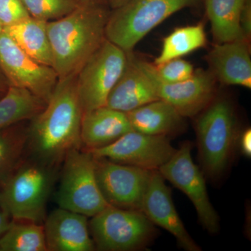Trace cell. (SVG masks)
I'll return each instance as SVG.
<instances>
[{"label":"cell","mask_w":251,"mask_h":251,"mask_svg":"<svg viewBox=\"0 0 251 251\" xmlns=\"http://www.w3.org/2000/svg\"><path fill=\"white\" fill-rule=\"evenodd\" d=\"M76 75L59 79L45 108L28 126L27 156L59 168L68 153L82 149V107Z\"/></svg>","instance_id":"cell-1"},{"label":"cell","mask_w":251,"mask_h":251,"mask_svg":"<svg viewBox=\"0 0 251 251\" xmlns=\"http://www.w3.org/2000/svg\"><path fill=\"white\" fill-rule=\"evenodd\" d=\"M109 15L99 1L82 3L67 16L47 22L52 68L59 79L77 74L101 46Z\"/></svg>","instance_id":"cell-2"},{"label":"cell","mask_w":251,"mask_h":251,"mask_svg":"<svg viewBox=\"0 0 251 251\" xmlns=\"http://www.w3.org/2000/svg\"><path fill=\"white\" fill-rule=\"evenodd\" d=\"M196 117L200 163L204 176L215 181L228 169L238 147L240 133L235 110L228 99L215 97Z\"/></svg>","instance_id":"cell-3"},{"label":"cell","mask_w":251,"mask_h":251,"mask_svg":"<svg viewBox=\"0 0 251 251\" xmlns=\"http://www.w3.org/2000/svg\"><path fill=\"white\" fill-rule=\"evenodd\" d=\"M59 168L26 156L3 183L0 204L15 221L42 224Z\"/></svg>","instance_id":"cell-4"},{"label":"cell","mask_w":251,"mask_h":251,"mask_svg":"<svg viewBox=\"0 0 251 251\" xmlns=\"http://www.w3.org/2000/svg\"><path fill=\"white\" fill-rule=\"evenodd\" d=\"M198 0H130L114 9L105 26V39L132 52L149 32L180 10L191 7Z\"/></svg>","instance_id":"cell-5"},{"label":"cell","mask_w":251,"mask_h":251,"mask_svg":"<svg viewBox=\"0 0 251 251\" xmlns=\"http://www.w3.org/2000/svg\"><path fill=\"white\" fill-rule=\"evenodd\" d=\"M96 250L143 251L156 237L155 225L142 211L109 205L89 221Z\"/></svg>","instance_id":"cell-6"},{"label":"cell","mask_w":251,"mask_h":251,"mask_svg":"<svg viewBox=\"0 0 251 251\" xmlns=\"http://www.w3.org/2000/svg\"><path fill=\"white\" fill-rule=\"evenodd\" d=\"M62 165L56 195L59 207L92 217L110 205L99 188L92 153L83 149L73 150Z\"/></svg>","instance_id":"cell-7"},{"label":"cell","mask_w":251,"mask_h":251,"mask_svg":"<svg viewBox=\"0 0 251 251\" xmlns=\"http://www.w3.org/2000/svg\"><path fill=\"white\" fill-rule=\"evenodd\" d=\"M126 62L127 52L105 39L77 74V92L83 113L106 106Z\"/></svg>","instance_id":"cell-8"},{"label":"cell","mask_w":251,"mask_h":251,"mask_svg":"<svg viewBox=\"0 0 251 251\" xmlns=\"http://www.w3.org/2000/svg\"><path fill=\"white\" fill-rule=\"evenodd\" d=\"M193 145L183 142L173 156L158 170L165 180L186 195L195 206L200 222L211 234L219 232L220 220L210 202L205 176L193 161Z\"/></svg>","instance_id":"cell-9"},{"label":"cell","mask_w":251,"mask_h":251,"mask_svg":"<svg viewBox=\"0 0 251 251\" xmlns=\"http://www.w3.org/2000/svg\"><path fill=\"white\" fill-rule=\"evenodd\" d=\"M0 71L9 86L29 91L46 103L59 80L53 68L33 59L3 30L0 32Z\"/></svg>","instance_id":"cell-10"},{"label":"cell","mask_w":251,"mask_h":251,"mask_svg":"<svg viewBox=\"0 0 251 251\" xmlns=\"http://www.w3.org/2000/svg\"><path fill=\"white\" fill-rule=\"evenodd\" d=\"M176 150L168 137L145 134L133 130L107 146L87 151L95 158L153 171L165 164Z\"/></svg>","instance_id":"cell-11"},{"label":"cell","mask_w":251,"mask_h":251,"mask_svg":"<svg viewBox=\"0 0 251 251\" xmlns=\"http://www.w3.org/2000/svg\"><path fill=\"white\" fill-rule=\"evenodd\" d=\"M94 158L99 188L107 202L122 209L141 211L152 171Z\"/></svg>","instance_id":"cell-12"},{"label":"cell","mask_w":251,"mask_h":251,"mask_svg":"<svg viewBox=\"0 0 251 251\" xmlns=\"http://www.w3.org/2000/svg\"><path fill=\"white\" fill-rule=\"evenodd\" d=\"M135 59L152 81L158 98L171 104L184 118L197 116L216 97L217 81L209 71L197 69L187 80L167 83L156 76L152 63L136 57Z\"/></svg>","instance_id":"cell-13"},{"label":"cell","mask_w":251,"mask_h":251,"mask_svg":"<svg viewBox=\"0 0 251 251\" xmlns=\"http://www.w3.org/2000/svg\"><path fill=\"white\" fill-rule=\"evenodd\" d=\"M141 211L155 226L173 234L181 249L186 251H202L185 227L175 208L171 189L158 171L151 172Z\"/></svg>","instance_id":"cell-14"},{"label":"cell","mask_w":251,"mask_h":251,"mask_svg":"<svg viewBox=\"0 0 251 251\" xmlns=\"http://www.w3.org/2000/svg\"><path fill=\"white\" fill-rule=\"evenodd\" d=\"M87 216L59 207L46 216L45 232L48 251H93Z\"/></svg>","instance_id":"cell-15"},{"label":"cell","mask_w":251,"mask_h":251,"mask_svg":"<svg viewBox=\"0 0 251 251\" xmlns=\"http://www.w3.org/2000/svg\"><path fill=\"white\" fill-rule=\"evenodd\" d=\"M250 41L237 39L216 44L206 56L209 72L226 85L251 88Z\"/></svg>","instance_id":"cell-16"},{"label":"cell","mask_w":251,"mask_h":251,"mask_svg":"<svg viewBox=\"0 0 251 251\" xmlns=\"http://www.w3.org/2000/svg\"><path fill=\"white\" fill-rule=\"evenodd\" d=\"M158 99L152 81L140 69L132 52H127L126 64L109 95L106 106L126 113Z\"/></svg>","instance_id":"cell-17"},{"label":"cell","mask_w":251,"mask_h":251,"mask_svg":"<svg viewBox=\"0 0 251 251\" xmlns=\"http://www.w3.org/2000/svg\"><path fill=\"white\" fill-rule=\"evenodd\" d=\"M126 112L103 106L82 114V149L95 150L107 146L133 130Z\"/></svg>","instance_id":"cell-18"},{"label":"cell","mask_w":251,"mask_h":251,"mask_svg":"<svg viewBox=\"0 0 251 251\" xmlns=\"http://www.w3.org/2000/svg\"><path fill=\"white\" fill-rule=\"evenodd\" d=\"M132 128L145 134L168 137L186 128L184 117L168 102L158 99L126 112Z\"/></svg>","instance_id":"cell-19"},{"label":"cell","mask_w":251,"mask_h":251,"mask_svg":"<svg viewBox=\"0 0 251 251\" xmlns=\"http://www.w3.org/2000/svg\"><path fill=\"white\" fill-rule=\"evenodd\" d=\"M31 57L52 67V54L47 32V21L29 17L2 29Z\"/></svg>","instance_id":"cell-20"},{"label":"cell","mask_w":251,"mask_h":251,"mask_svg":"<svg viewBox=\"0 0 251 251\" xmlns=\"http://www.w3.org/2000/svg\"><path fill=\"white\" fill-rule=\"evenodd\" d=\"M244 0H204L206 14L216 44L246 39L240 27Z\"/></svg>","instance_id":"cell-21"},{"label":"cell","mask_w":251,"mask_h":251,"mask_svg":"<svg viewBox=\"0 0 251 251\" xmlns=\"http://www.w3.org/2000/svg\"><path fill=\"white\" fill-rule=\"evenodd\" d=\"M46 105L44 100L29 91L9 86L0 98V130L31 120Z\"/></svg>","instance_id":"cell-22"},{"label":"cell","mask_w":251,"mask_h":251,"mask_svg":"<svg viewBox=\"0 0 251 251\" xmlns=\"http://www.w3.org/2000/svg\"><path fill=\"white\" fill-rule=\"evenodd\" d=\"M206 44V33L202 23L176 28L163 39L161 52L153 64L160 65L171 59L181 58Z\"/></svg>","instance_id":"cell-23"},{"label":"cell","mask_w":251,"mask_h":251,"mask_svg":"<svg viewBox=\"0 0 251 251\" xmlns=\"http://www.w3.org/2000/svg\"><path fill=\"white\" fill-rule=\"evenodd\" d=\"M21 123L0 130V181L2 183L27 156L28 126L19 125Z\"/></svg>","instance_id":"cell-24"},{"label":"cell","mask_w":251,"mask_h":251,"mask_svg":"<svg viewBox=\"0 0 251 251\" xmlns=\"http://www.w3.org/2000/svg\"><path fill=\"white\" fill-rule=\"evenodd\" d=\"M1 251H48L44 226L30 221H13L0 237Z\"/></svg>","instance_id":"cell-25"},{"label":"cell","mask_w":251,"mask_h":251,"mask_svg":"<svg viewBox=\"0 0 251 251\" xmlns=\"http://www.w3.org/2000/svg\"><path fill=\"white\" fill-rule=\"evenodd\" d=\"M31 17L54 21L70 14L82 4L80 0H22Z\"/></svg>","instance_id":"cell-26"},{"label":"cell","mask_w":251,"mask_h":251,"mask_svg":"<svg viewBox=\"0 0 251 251\" xmlns=\"http://www.w3.org/2000/svg\"><path fill=\"white\" fill-rule=\"evenodd\" d=\"M152 64L156 76L167 83L187 80L193 76L196 71L191 63L181 58L171 59L160 65Z\"/></svg>","instance_id":"cell-27"},{"label":"cell","mask_w":251,"mask_h":251,"mask_svg":"<svg viewBox=\"0 0 251 251\" xmlns=\"http://www.w3.org/2000/svg\"><path fill=\"white\" fill-rule=\"evenodd\" d=\"M29 17L22 0H0V25L2 29Z\"/></svg>","instance_id":"cell-28"},{"label":"cell","mask_w":251,"mask_h":251,"mask_svg":"<svg viewBox=\"0 0 251 251\" xmlns=\"http://www.w3.org/2000/svg\"><path fill=\"white\" fill-rule=\"evenodd\" d=\"M240 27L243 36L250 41L251 37V0H244L240 14Z\"/></svg>","instance_id":"cell-29"},{"label":"cell","mask_w":251,"mask_h":251,"mask_svg":"<svg viewBox=\"0 0 251 251\" xmlns=\"http://www.w3.org/2000/svg\"><path fill=\"white\" fill-rule=\"evenodd\" d=\"M238 147L240 148L241 152L244 156L250 158L251 156V130L247 128L240 133Z\"/></svg>","instance_id":"cell-30"},{"label":"cell","mask_w":251,"mask_h":251,"mask_svg":"<svg viewBox=\"0 0 251 251\" xmlns=\"http://www.w3.org/2000/svg\"><path fill=\"white\" fill-rule=\"evenodd\" d=\"M11 217L9 214L4 210L0 211V237L7 231L10 226L12 224L13 221H11Z\"/></svg>","instance_id":"cell-31"},{"label":"cell","mask_w":251,"mask_h":251,"mask_svg":"<svg viewBox=\"0 0 251 251\" xmlns=\"http://www.w3.org/2000/svg\"><path fill=\"white\" fill-rule=\"evenodd\" d=\"M9 85L0 71V97H3L9 89Z\"/></svg>","instance_id":"cell-32"},{"label":"cell","mask_w":251,"mask_h":251,"mask_svg":"<svg viewBox=\"0 0 251 251\" xmlns=\"http://www.w3.org/2000/svg\"><path fill=\"white\" fill-rule=\"evenodd\" d=\"M130 1V0H108L109 4L113 9H117Z\"/></svg>","instance_id":"cell-33"},{"label":"cell","mask_w":251,"mask_h":251,"mask_svg":"<svg viewBox=\"0 0 251 251\" xmlns=\"http://www.w3.org/2000/svg\"><path fill=\"white\" fill-rule=\"evenodd\" d=\"M82 3H88V2H95V1H99V0H80Z\"/></svg>","instance_id":"cell-34"},{"label":"cell","mask_w":251,"mask_h":251,"mask_svg":"<svg viewBox=\"0 0 251 251\" xmlns=\"http://www.w3.org/2000/svg\"><path fill=\"white\" fill-rule=\"evenodd\" d=\"M2 31V27H1V25H0V32Z\"/></svg>","instance_id":"cell-35"},{"label":"cell","mask_w":251,"mask_h":251,"mask_svg":"<svg viewBox=\"0 0 251 251\" xmlns=\"http://www.w3.org/2000/svg\"></svg>","instance_id":"cell-36"}]
</instances>
